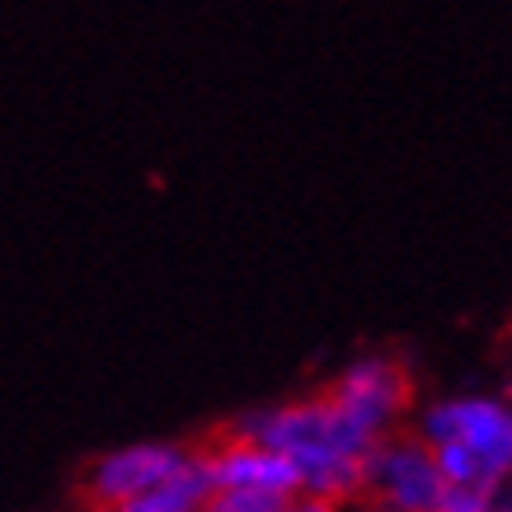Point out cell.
<instances>
[{
	"instance_id": "obj_1",
	"label": "cell",
	"mask_w": 512,
	"mask_h": 512,
	"mask_svg": "<svg viewBox=\"0 0 512 512\" xmlns=\"http://www.w3.org/2000/svg\"><path fill=\"white\" fill-rule=\"evenodd\" d=\"M231 433L287 456L301 475V489L325 498H348L353 489H362V466H367V451L376 447V433L348 419L329 395L245 414Z\"/></svg>"
},
{
	"instance_id": "obj_2",
	"label": "cell",
	"mask_w": 512,
	"mask_h": 512,
	"mask_svg": "<svg viewBox=\"0 0 512 512\" xmlns=\"http://www.w3.org/2000/svg\"><path fill=\"white\" fill-rule=\"evenodd\" d=\"M419 437L447 484L498 494L512 470V409L489 395H461L423 409Z\"/></svg>"
},
{
	"instance_id": "obj_3",
	"label": "cell",
	"mask_w": 512,
	"mask_h": 512,
	"mask_svg": "<svg viewBox=\"0 0 512 512\" xmlns=\"http://www.w3.org/2000/svg\"><path fill=\"white\" fill-rule=\"evenodd\" d=\"M362 489L386 512H433L447 494V480L433 461V447L419 433H386L367 451Z\"/></svg>"
},
{
	"instance_id": "obj_4",
	"label": "cell",
	"mask_w": 512,
	"mask_h": 512,
	"mask_svg": "<svg viewBox=\"0 0 512 512\" xmlns=\"http://www.w3.org/2000/svg\"><path fill=\"white\" fill-rule=\"evenodd\" d=\"M329 400L339 404L348 419H357L367 433L386 437L395 433V423L409 414L414 404V381H409V367L400 357H386V353H367L348 362L325 390Z\"/></svg>"
},
{
	"instance_id": "obj_5",
	"label": "cell",
	"mask_w": 512,
	"mask_h": 512,
	"mask_svg": "<svg viewBox=\"0 0 512 512\" xmlns=\"http://www.w3.org/2000/svg\"><path fill=\"white\" fill-rule=\"evenodd\" d=\"M188 456H193V451L174 447V442H132V447L104 451V456L85 470V498H90V508L132 503V498L160 489Z\"/></svg>"
},
{
	"instance_id": "obj_6",
	"label": "cell",
	"mask_w": 512,
	"mask_h": 512,
	"mask_svg": "<svg viewBox=\"0 0 512 512\" xmlns=\"http://www.w3.org/2000/svg\"><path fill=\"white\" fill-rule=\"evenodd\" d=\"M202 470L212 480V494H268V498H287L301 489V475L287 456L259 447L249 437L231 433L221 437L217 447L198 451Z\"/></svg>"
},
{
	"instance_id": "obj_7",
	"label": "cell",
	"mask_w": 512,
	"mask_h": 512,
	"mask_svg": "<svg viewBox=\"0 0 512 512\" xmlns=\"http://www.w3.org/2000/svg\"><path fill=\"white\" fill-rule=\"evenodd\" d=\"M494 508V494L489 489H466V484H447V494L433 512H489Z\"/></svg>"
},
{
	"instance_id": "obj_8",
	"label": "cell",
	"mask_w": 512,
	"mask_h": 512,
	"mask_svg": "<svg viewBox=\"0 0 512 512\" xmlns=\"http://www.w3.org/2000/svg\"><path fill=\"white\" fill-rule=\"evenodd\" d=\"M282 498H268V494H212L202 512H273Z\"/></svg>"
},
{
	"instance_id": "obj_9",
	"label": "cell",
	"mask_w": 512,
	"mask_h": 512,
	"mask_svg": "<svg viewBox=\"0 0 512 512\" xmlns=\"http://www.w3.org/2000/svg\"><path fill=\"white\" fill-rule=\"evenodd\" d=\"M273 512H339V498H325V494H306V489H296V494H287Z\"/></svg>"
},
{
	"instance_id": "obj_10",
	"label": "cell",
	"mask_w": 512,
	"mask_h": 512,
	"mask_svg": "<svg viewBox=\"0 0 512 512\" xmlns=\"http://www.w3.org/2000/svg\"><path fill=\"white\" fill-rule=\"evenodd\" d=\"M489 512H512V494H503V489H498V494H494V508H489Z\"/></svg>"
},
{
	"instance_id": "obj_11",
	"label": "cell",
	"mask_w": 512,
	"mask_h": 512,
	"mask_svg": "<svg viewBox=\"0 0 512 512\" xmlns=\"http://www.w3.org/2000/svg\"><path fill=\"white\" fill-rule=\"evenodd\" d=\"M90 512H146L141 503H113V508H90Z\"/></svg>"
},
{
	"instance_id": "obj_12",
	"label": "cell",
	"mask_w": 512,
	"mask_h": 512,
	"mask_svg": "<svg viewBox=\"0 0 512 512\" xmlns=\"http://www.w3.org/2000/svg\"><path fill=\"white\" fill-rule=\"evenodd\" d=\"M503 494H512V470H508V480H503Z\"/></svg>"
},
{
	"instance_id": "obj_13",
	"label": "cell",
	"mask_w": 512,
	"mask_h": 512,
	"mask_svg": "<svg viewBox=\"0 0 512 512\" xmlns=\"http://www.w3.org/2000/svg\"><path fill=\"white\" fill-rule=\"evenodd\" d=\"M372 512H386V508H372Z\"/></svg>"
}]
</instances>
